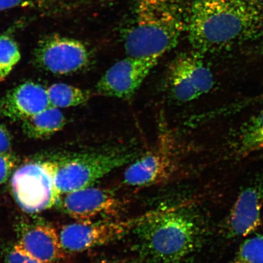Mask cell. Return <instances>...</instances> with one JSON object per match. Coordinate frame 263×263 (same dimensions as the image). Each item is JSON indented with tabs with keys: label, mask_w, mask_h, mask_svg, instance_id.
Returning a JSON list of instances; mask_svg holds the SVG:
<instances>
[{
	"label": "cell",
	"mask_w": 263,
	"mask_h": 263,
	"mask_svg": "<svg viewBox=\"0 0 263 263\" xmlns=\"http://www.w3.org/2000/svg\"><path fill=\"white\" fill-rule=\"evenodd\" d=\"M186 32L202 55L254 39L263 33V0H194Z\"/></svg>",
	"instance_id": "obj_1"
},
{
	"label": "cell",
	"mask_w": 263,
	"mask_h": 263,
	"mask_svg": "<svg viewBox=\"0 0 263 263\" xmlns=\"http://www.w3.org/2000/svg\"><path fill=\"white\" fill-rule=\"evenodd\" d=\"M187 205L160 209L134 230L141 257L150 263H182L195 252L204 226Z\"/></svg>",
	"instance_id": "obj_2"
},
{
	"label": "cell",
	"mask_w": 263,
	"mask_h": 263,
	"mask_svg": "<svg viewBox=\"0 0 263 263\" xmlns=\"http://www.w3.org/2000/svg\"><path fill=\"white\" fill-rule=\"evenodd\" d=\"M188 8L183 0H137L124 37L127 57L160 59L172 50L186 32Z\"/></svg>",
	"instance_id": "obj_3"
},
{
	"label": "cell",
	"mask_w": 263,
	"mask_h": 263,
	"mask_svg": "<svg viewBox=\"0 0 263 263\" xmlns=\"http://www.w3.org/2000/svg\"><path fill=\"white\" fill-rule=\"evenodd\" d=\"M140 154L126 148L73 154L57 159L58 169L55 184L61 196L92 186L113 171L127 165Z\"/></svg>",
	"instance_id": "obj_4"
},
{
	"label": "cell",
	"mask_w": 263,
	"mask_h": 263,
	"mask_svg": "<svg viewBox=\"0 0 263 263\" xmlns=\"http://www.w3.org/2000/svg\"><path fill=\"white\" fill-rule=\"evenodd\" d=\"M58 169L55 160L34 161L13 173L12 195L23 211L38 213L58 204L61 197L55 184Z\"/></svg>",
	"instance_id": "obj_5"
},
{
	"label": "cell",
	"mask_w": 263,
	"mask_h": 263,
	"mask_svg": "<svg viewBox=\"0 0 263 263\" xmlns=\"http://www.w3.org/2000/svg\"><path fill=\"white\" fill-rule=\"evenodd\" d=\"M160 209L127 219L79 222L64 227L60 233L62 247L70 253L81 252L120 239L155 215Z\"/></svg>",
	"instance_id": "obj_6"
},
{
	"label": "cell",
	"mask_w": 263,
	"mask_h": 263,
	"mask_svg": "<svg viewBox=\"0 0 263 263\" xmlns=\"http://www.w3.org/2000/svg\"><path fill=\"white\" fill-rule=\"evenodd\" d=\"M214 77L203 61V55L195 51L177 55L167 67V93L176 103L196 100L212 90Z\"/></svg>",
	"instance_id": "obj_7"
},
{
	"label": "cell",
	"mask_w": 263,
	"mask_h": 263,
	"mask_svg": "<svg viewBox=\"0 0 263 263\" xmlns=\"http://www.w3.org/2000/svg\"><path fill=\"white\" fill-rule=\"evenodd\" d=\"M34 61L46 71L65 75L87 67L90 57L83 43L74 39L51 35L39 42L35 49Z\"/></svg>",
	"instance_id": "obj_8"
},
{
	"label": "cell",
	"mask_w": 263,
	"mask_h": 263,
	"mask_svg": "<svg viewBox=\"0 0 263 263\" xmlns=\"http://www.w3.org/2000/svg\"><path fill=\"white\" fill-rule=\"evenodd\" d=\"M159 59L127 57L116 62L97 82L96 93L103 97L130 100Z\"/></svg>",
	"instance_id": "obj_9"
},
{
	"label": "cell",
	"mask_w": 263,
	"mask_h": 263,
	"mask_svg": "<svg viewBox=\"0 0 263 263\" xmlns=\"http://www.w3.org/2000/svg\"><path fill=\"white\" fill-rule=\"evenodd\" d=\"M58 203L66 214L79 222L114 219L123 206L112 191L93 186L65 194Z\"/></svg>",
	"instance_id": "obj_10"
},
{
	"label": "cell",
	"mask_w": 263,
	"mask_h": 263,
	"mask_svg": "<svg viewBox=\"0 0 263 263\" xmlns=\"http://www.w3.org/2000/svg\"><path fill=\"white\" fill-rule=\"evenodd\" d=\"M153 149L127 164L123 183L127 186L143 187L168 180L175 170L173 144L171 138L161 136Z\"/></svg>",
	"instance_id": "obj_11"
},
{
	"label": "cell",
	"mask_w": 263,
	"mask_h": 263,
	"mask_svg": "<svg viewBox=\"0 0 263 263\" xmlns=\"http://www.w3.org/2000/svg\"><path fill=\"white\" fill-rule=\"evenodd\" d=\"M263 180L256 181L239 193L225 223L228 238L245 237L261 226Z\"/></svg>",
	"instance_id": "obj_12"
},
{
	"label": "cell",
	"mask_w": 263,
	"mask_h": 263,
	"mask_svg": "<svg viewBox=\"0 0 263 263\" xmlns=\"http://www.w3.org/2000/svg\"><path fill=\"white\" fill-rule=\"evenodd\" d=\"M49 106L47 89L28 82L12 88L0 100V116L22 121Z\"/></svg>",
	"instance_id": "obj_13"
},
{
	"label": "cell",
	"mask_w": 263,
	"mask_h": 263,
	"mask_svg": "<svg viewBox=\"0 0 263 263\" xmlns=\"http://www.w3.org/2000/svg\"><path fill=\"white\" fill-rule=\"evenodd\" d=\"M29 256L42 263H58L66 257L60 235L52 226L32 225L22 232L17 243Z\"/></svg>",
	"instance_id": "obj_14"
},
{
	"label": "cell",
	"mask_w": 263,
	"mask_h": 263,
	"mask_svg": "<svg viewBox=\"0 0 263 263\" xmlns=\"http://www.w3.org/2000/svg\"><path fill=\"white\" fill-rule=\"evenodd\" d=\"M66 120L59 108L49 106L22 121L23 132L32 139H46L63 129Z\"/></svg>",
	"instance_id": "obj_15"
},
{
	"label": "cell",
	"mask_w": 263,
	"mask_h": 263,
	"mask_svg": "<svg viewBox=\"0 0 263 263\" xmlns=\"http://www.w3.org/2000/svg\"><path fill=\"white\" fill-rule=\"evenodd\" d=\"M235 143L239 155H248L263 150V110L240 126Z\"/></svg>",
	"instance_id": "obj_16"
},
{
	"label": "cell",
	"mask_w": 263,
	"mask_h": 263,
	"mask_svg": "<svg viewBox=\"0 0 263 263\" xmlns=\"http://www.w3.org/2000/svg\"><path fill=\"white\" fill-rule=\"evenodd\" d=\"M47 91L51 106L57 108L80 106L86 103L91 97L87 90L63 83L52 84Z\"/></svg>",
	"instance_id": "obj_17"
},
{
	"label": "cell",
	"mask_w": 263,
	"mask_h": 263,
	"mask_svg": "<svg viewBox=\"0 0 263 263\" xmlns=\"http://www.w3.org/2000/svg\"><path fill=\"white\" fill-rule=\"evenodd\" d=\"M21 58V52L14 39L8 35H2L0 37V82L5 80Z\"/></svg>",
	"instance_id": "obj_18"
},
{
	"label": "cell",
	"mask_w": 263,
	"mask_h": 263,
	"mask_svg": "<svg viewBox=\"0 0 263 263\" xmlns=\"http://www.w3.org/2000/svg\"><path fill=\"white\" fill-rule=\"evenodd\" d=\"M229 263H263V235L245 240Z\"/></svg>",
	"instance_id": "obj_19"
},
{
	"label": "cell",
	"mask_w": 263,
	"mask_h": 263,
	"mask_svg": "<svg viewBox=\"0 0 263 263\" xmlns=\"http://www.w3.org/2000/svg\"><path fill=\"white\" fill-rule=\"evenodd\" d=\"M17 163L16 157L11 153H0V185L7 181Z\"/></svg>",
	"instance_id": "obj_20"
},
{
	"label": "cell",
	"mask_w": 263,
	"mask_h": 263,
	"mask_svg": "<svg viewBox=\"0 0 263 263\" xmlns=\"http://www.w3.org/2000/svg\"><path fill=\"white\" fill-rule=\"evenodd\" d=\"M39 0H0V12L22 7H31L39 5Z\"/></svg>",
	"instance_id": "obj_21"
},
{
	"label": "cell",
	"mask_w": 263,
	"mask_h": 263,
	"mask_svg": "<svg viewBox=\"0 0 263 263\" xmlns=\"http://www.w3.org/2000/svg\"><path fill=\"white\" fill-rule=\"evenodd\" d=\"M12 143L11 133L4 125L0 124V153H9Z\"/></svg>",
	"instance_id": "obj_22"
},
{
	"label": "cell",
	"mask_w": 263,
	"mask_h": 263,
	"mask_svg": "<svg viewBox=\"0 0 263 263\" xmlns=\"http://www.w3.org/2000/svg\"><path fill=\"white\" fill-rule=\"evenodd\" d=\"M29 256L21 246L16 244L10 252L7 258L8 263H26Z\"/></svg>",
	"instance_id": "obj_23"
},
{
	"label": "cell",
	"mask_w": 263,
	"mask_h": 263,
	"mask_svg": "<svg viewBox=\"0 0 263 263\" xmlns=\"http://www.w3.org/2000/svg\"><path fill=\"white\" fill-rule=\"evenodd\" d=\"M26 263H42V262L37 260V259L32 258L30 257V256H29V258L28 259L27 261H26Z\"/></svg>",
	"instance_id": "obj_24"
},
{
	"label": "cell",
	"mask_w": 263,
	"mask_h": 263,
	"mask_svg": "<svg viewBox=\"0 0 263 263\" xmlns=\"http://www.w3.org/2000/svg\"><path fill=\"white\" fill-rule=\"evenodd\" d=\"M99 263H115V262H109V261H101V262H99Z\"/></svg>",
	"instance_id": "obj_25"
},
{
	"label": "cell",
	"mask_w": 263,
	"mask_h": 263,
	"mask_svg": "<svg viewBox=\"0 0 263 263\" xmlns=\"http://www.w3.org/2000/svg\"><path fill=\"white\" fill-rule=\"evenodd\" d=\"M262 53H263V47H262Z\"/></svg>",
	"instance_id": "obj_26"
}]
</instances>
